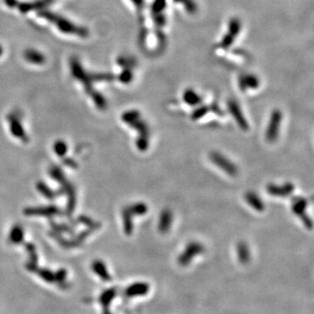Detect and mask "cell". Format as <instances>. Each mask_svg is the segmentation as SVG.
Here are the masks:
<instances>
[{
    "label": "cell",
    "mask_w": 314,
    "mask_h": 314,
    "mask_svg": "<svg viewBox=\"0 0 314 314\" xmlns=\"http://www.w3.org/2000/svg\"><path fill=\"white\" fill-rule=\"evenodd\" d=\"M308 207V202L305 197H294L292 199V211L301 219L304 224L305 227L308 230L313 229V220L307 213V208Z\"/></svg>",
    "instance_id": "obj_1"
},
{
    "label": "cell",
    "mask_w": 314,
    "mask_h": 314,
    "mask_svg": "<svg viewBox=\"0 0 314 314\" xmlns=\"http://www.w3.org/2000/svg\"><path fill=\"white\" fill-rule=\"evenodd\" d=\"M283 119V114L280 109H275L272 112L270 116L269 123L266 129V137L267 142H275L279 137L280 126Z\"/></svg>",
    "instance_id": "obj_2"
},
{
    "label": "cell",
    "mask_w": 314,
    "mask_h": 314,
    "mask_svg": "<svg viewBox=\"0 0 314 314\" xmlns=\"http://www.w3.org/2000/svg\"><path fill=\"white\" fill-rule=\"evenodd\" d=\"M210 159L211 162L215 165L218 166L219 169L225 171L227 175L231 176H236L238 175V169L234 162H232L230 159L224 156L218 151H212L210 154Z\"/></svg>",
    "instance_id": "obj_3"
},
{
    "label": "cell",
    "mask_w": 314,
    "mask_h": 314,
    "mask_svg": "<svg viewBox=\"0 0 314 314\" xmlns=\"http://www.w3.org/2000/svg\"><path fill=\"white\" fill-rule=\"evenodd\" d=\"M204 252V245L197 241L188 243L183 253L178 257V262L181 266H187L191 262L194 257L202 254Z\"/></svg>",
    "instance_id": "obj_4"
},
{
    "label": "cell",
    "mask_w": 314,
    "mask_h": 314,
    "mask_svg": "<svg viewBox=\"0 0 314 314\" xmlns=\"http://www.w3.org/2000/svg\"><path fill=\"white\" fill-rule=\"evenodd\" d=\"M240 31H241L240 21L238 20V18H232V20L229 22L228 31L221 40L222 47L227 48L232 45Z\"/></svg>",
    "instance_id": "obj_5"
},
{
    "label": "cell",
    "mask_w": 314,
    "mask_h": 314,
    "mask_svg": "<svg viewBox=\"0 0 314 314\" xmlns=\"http://www.w3.org/2000/svg\"><path fill=\"white\" fill-rule=\"evenodd\" d=\"M295 190V186L294 183H283L281 185L275 184V183H270L266 187L267 192L273 196L277 197H287L294 193Z\"/></svg>",
    "instance_id": "obj_6"
},
{
    "label": "cell",
    "mask_w": 314,
    "mask_h": 314,
    "mask_svg": "<svg viewBox=\"0 0 314 314\" xmlns=\"http://www.w3.org/2000/svg\"><path fill=\"white\" fill-rule=\"evenodd\" d=\"M227 107H228L229 112L235 119L236 122L238 123L239 128L244 131H247L250 126H249L248 121H246L245 115L243 114L242 109L239 107L238 102L234 100H229L228 102H227Z\"/></svg>",
    "instance_id": "obj_7"
},
{
    "label": "cell",
    "mask_w": 314,
    "mask_h": 314,
    "mask_svg": "<svg viewBox=\"0 0 314 314\" xmlns=\"http://www.w3.org/2000/svg\"><path fill=\"white\" fill-rule=\"evenodd\" d=\"M173 213L169 209H164L160 213L158 221L159 232L165 234L169 232V230L172 226Z\"/></svg>",
    "instance_id": "obj_8"
},
{
    "label": "cell",
    "mask_w": 314,
    "mask_h": 314,
    "mask_svg": "<svg viewBox=\"0 0 314 314\" xmlns=\"http://www.w3.org/2000/svg\"><path fill=\"white\" fill-rule=\"evenodd\" d=\"M259 79L253 74H246L239 79V87L242 92H247L249 89H257L259 87Z\"/></svg>",
    "instance_id": "obj_9"
},
{
    "label": "cell",
    "mask_w": 314,
    "mask_h": 314,
    "mask_svg": "<svg viewBox=\"0 0 314 314\" xmlns=\"http://www.w3.org/2000/svg\"><path fill=\"white\" fill-rule=\"evenodd\" d=\"M245 201L247 202V204L253 208L256 211L259 212H263L266 209V205L264 204L262 199L259 197L258 194L253 192V191H248L245 195Z\"/></svg>",
    "instance_id": "obj_10"
},
{
    "label": "cell",
    "mask_w": 314,
    "mask_h": 314,
    "mask_svg": "<svg viewBox=\"0 0 314 314\" xmlns=\"http://www.w3.org/2000/svg\"><path fill=\"white\" fill-rule=\"evenodd\" d=\"M183 99L185 103L188 104L189 106H191V107L200 105L202 103V100H203L202 97L195 90L191 89V88H187L184 91Z\"/></svg>",
    "instance_id": "obj_11"
},
{
    "label": "cell",
    "mask_w": 314,
    "mask_h": 314,
    "mask_svg": "<svg viewBox=\"0 0 314 314\" xmlns=\"http://www.w3.org/2000/svg\"><path fill=\"white\" fill-rule=\"evenodd\" d=\"M133 214L128 210V207L124 208L122 211V221H123V229L127 235H131L134 230L133 225Z\"/></svg>",
    "instance_id": "obj_12"
},
{
    "label": "cell",
    "mask_w": 314,
    "mask_h": 314,
    "mask_svg": "<svg viewBox=\"0 0 314 314\" xmlns=\"http://www.w3.org/2000/svg\"><path fill=\"white\" fill-rule=\"evenodd\" d=\"M237 252H238V259L243 264L249 262L250 260V250L248 245L244 241H240L237 245Z\"/></svg>",
    "instance_id": "obj_13"
},
{
    "label": "cell",
    "mask_w": 314,
    "mask_h": 314,
    "mask_svg": "<svg viewBox=\"0 0 314 314\" xmlns=\"http://www.w3.org/2000/svg\"><path fill=\"white\" fill-rule=\"evenodd\" d=\"M128 208L133 216H143L149 211L148 205L142 202L135 203L130 206H128Z\"/></svg>",
    "instance_id": "obj_14"
},
{
    "label": "cell",
    "mask_w": 314,
    "mask_h": 314,
    "mask_svg": "<svg viewBox=\"0 0 314 314\" xmlns=\"http://www.w3.org/2000/svg\"><path fill=\"white\" fill-rule=\"evenodd\" d=\"M23 238H24V232L20 226L18 225L14 226L10 233V241L15 244H18L23 241Z\"/></svg>",
    "instance_id": "obj_15"
},
{
    "label": "cell",
    "mask_w": 314,
    "mask_h": 314,
    "mask_svg": "<svg viewBox=\"0 0 314 314\" xmlns=\"http://www.w3.org/2000/svg\"><path fill=\"white\" fill-rule=\"evenodd\" d=\"M210 110H211V107L205 106V105H201V106H199V107L193 111V113L191 114V119L193 121L200 120L201 118L205 116Z\"/></svg>",
    "instance_id": "obj_16"
},
{
    "label": "cell",
    "mask_w": 314,
    "mask_h": 314,
    "mask_svg": "<svg viewBox=\"0 0 314 314\" xmlns=\"http://www.w3.org/2000/svg\"><path fill=\"white\" fill-rule=\"evenodd\" d=\"M10 130L12 132L15 136L18 138H24V132L23 128L21 127L18 121L15 120V118H12V121H10Z\"/></svg>",
    "instance_id": "obj_17"
},
{
    "label": "cell",
    "mask_w": 314,
    "mask_h": 314,
    "mask_svg": "<svg viewBox=\"0 0 314 314\" xmlns=\"http://www.w3.org/2000/svg\"><path fill=\"white\" fill-rule=\"evenodd\" d=\"M57 212V208L55 207H46L42 208V209H33V210H29L26 211L27 214H54Z\"/></svg>",
    "instance_id": "obj_18"
},
{
    "label": "cell",
    "mask_w": 314,
    "mask_h": 314,
    "mask_svg": "<svg viewBox=\"0 0 314 314\" xmlns=\"http://www.w3.org/2000/svg\"><path fill=\"white\" fill-rule=\"evenodd\" d=\"M66 150H67V148H66V144L65 142L59 141L54 144V151L58 156H64L66 154Z\"/></svg>",
    "instance_id": "obj_19"
},
{
    "label": "cell",
    "mask_w": 314,
    "mask_h": 314,
    "mask_svg": "<svg viewBox=\"0 0 314 314\" xmlns=\"http://www.w3.org/2000/svg\"><path fill=\"white\" fill-rule=\"evenodd\" d=\"M38 189L42 194L45 195V197L50 198V199H52V197H53V193H52V190H49L47 186L44 183H39L38 185Z\"/></svg>",
    "instance_id": "obj_20"
},
{
    "label": "cell",
    "mask_w": 314,
    "mask_h": 314,
    "mask_svg": "<svg viewBox=\"0 0 314 314\" xmlns=\"http://www.w3.org/2000/svg\"><path fill=\"white\" fill-rule=\"evenodd\" d=\"M177 3H183L184 4V8L186 9L188 11H194L196 10V4L194 3L193 0H176Z\"/></svg>",
    "instance_id": "obj_21"
},
{
    "label": "cell",
    "mask_w": 314,
    "mask_h": 314,
    "mask_svg": "<svg viewBox=\"0 0 314 314\" xmlns=\"http://www.w3.org/2000/svg\"><path fill=\"white\" fill-rule=\"evenodd\" d=\"M132 1H134V3H135L136 6L141 7L143 4V0H132Z\"/></svg>",
    "instance_id": "obj_22"
}]
</instances>
